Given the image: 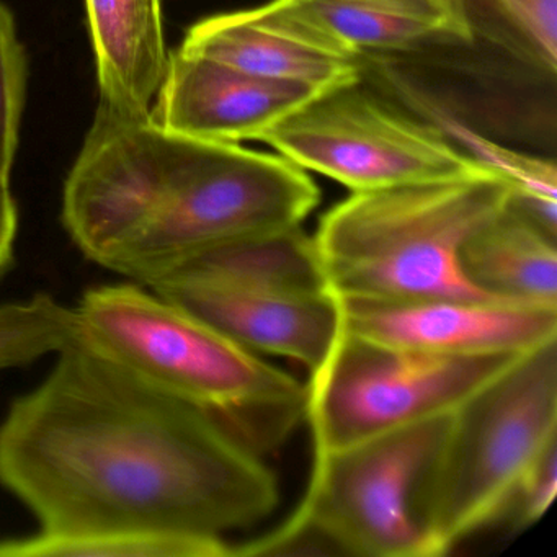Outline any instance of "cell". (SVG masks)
<instances>
[{
	"instance_id": "obj_21",
	"label": "cell",
	"mask_w": 557,
	"mask_h": 557,
	"mask_svg": "<svg viewBox=\"0 0 557 557\" xmlns=\"http://www.w3.org/2000/svg\"><path fill=\"white\" fill-rule=\"evenodd\" d=\"M557 491V440L534 459L515 488L504 517L515 531L533 527L549 510Z\"/></svg>"
},
{
	"instance_id": "obj_20",
	"label": "cell",
	"mask_w": 557,
	"mask_h": 557,
	"mask_svg": "<svg viewBox=\"0 0 557 557\" xmlns=\"http://www.w3.org/2000/svg\"><path fill=\"white\" fill-rule=\"evenodd\" d=\"M547 73L557 66V0H494Z\"/></svg>"
},
{
	"instance_id": "obj_2",
	"label": "cell",
	"mask_w": 557,
	"mask_h": 557,
	"mask_svg": "<svg viewBox=\"0 0 557 557\" xmlns=\"http://www.w3.org/2000/svg\"><path fill=\"white\" fill-rule=\"evenodd\" d=\"M319 190L283 156L203 141L99 106L63 191L64 227L102 269L154 285L188 257L301 226Z\"/></svg>"
},
{
	"instance_id": "obj_23",
	"label": "cell",
	"mask_w": 557,
	"mask_h": 557,
	"mask_svg": "<svg viewBox=\"0 0 557 557\" xmlns=\"http://www.w3.org/2000/svg\"><path fill=\"white\" fill-rule=\"evenodd\" d=\"M462 2H465V0H462Z\"/></svg>"
},
{
	"instance_id": "obj_22",
	"label": "cell",
	"mask_w": 557,
	"mask_h": 557,
	"mask_svg": "<svg viewBox=\"0 0 557 557\" xmlns=\"http://www.w3.org/2000/svg\"><path fill=\"white\" fill-rule=\"evenodd\" d=\"M18 233V207L12 194L11 181L0 177V273L14 262Z\"/></svg>"
},
{
	"instance_id": "obj_14",
	"label": "cell",
	"mask_w": 557,
	"mask_h": 557,
	"mask_svg": "<svg viewBox=\"0 0 557 557\" xmlns=\"http://www.w3.org/2000/svg\"><path fill=\"white\" fill-rule=\"evenodd\" d=\"M347 50L403 51L472 38L462 0H292Z\"/></svg>"
},
{
	"instance_id": "obj_12",
	"label": "cell",
	"mask_w": 557,
	"mask_h": 557,
	"mask_svg": "<svg viewBox=\"0 0 557 557\" xmlns=\"http://www.w3.org/2000/svg\"><path fill=\"white\" fill-rule=\"evenodd\" d=\"M321 92L308 84L253 76L178 48L169 54L151 119L187 138L260 141L276 123Z\"/></svg>"
},
{
	"instance_id": "obj_8",
	"label": "cell",
	"mask_w": 557,
	"mask_h": 557,
	"mask_svg": "<svg viewBox=\"0 0 557 557\" xmlns=\"http://www.w3.org/2000/svg\"><path fill=\"white\" fill-rule=\"evenodd\" d=\"M260 141L354 194L494 171L459 151L435 126L381 102L360 79L312 97Z\"/></svg>"
},
{
	"instance_id": "obj_3",
	"label": "cell",
	"mask_w": 557,
	"mask_h": 557,
	"mask_svg": "<svg viewBox=\"0 0 557 557\" xmlns=\"http://www.w3.org/2000/svg\"><path fill=\"white\" fill-rule=\"evenodd\" d=\"M81 342L120 370L216 417L253 451H273L306 420L308 389L139 283L87 289Z\"/></svg>"
},
{
	"instance_id": "obj_6",
	"label": "cell",
	"mask_w": 557,
	"mask_h": 557,
	"mask_svg": "<svg viewBox=\"0 0 557 557\" xmlns=\"http://www.w3.org/2000/svg\"><path fill=\"white\" fill-rule=\"evenodd\" d=\"M557 440V341L527 351L449 419L420 498L436 556L504 517L534 459Z\"/></svg>"
},
{
	"instance_id": "obj_19",
	"label": "cell",
	"mask_w": 557,
	"mask_h": 557,
	"mask_svg": "<svg viewBox=\"0 0 557 557\" xmlns=\"http://www.w3.org/2000/svg\"><path fill=\"white\" fill-rule=\"evenodd\" d=\"M27 54L14 14L0 2V177L11 181L27 100Z\"/></svg>"
},
{
	"instance_id": "obj_18",
	"label": "cell",
	"mask_w": 557,
	"mask_h": 557,
	"mask_svg": "<svg viewBox=\"0 0 557 557\" xmlns=\"http://www.w3.org/2000/svg\"><path fill=\"white\" fill-rule=\"evenodd\" d=\"M76 334V311L53 296L38 293L32 298L2 302L0 371L27 367L48 355H57Z\"/></svg>"
},
{
	"instance_id": "obj_13",
	"label": "cell",
	"mask_w": 557,
	"mask_h": 557,
	"mask_svg": "<svg viewBox=\"0 0 557 557\" xmlns=\"http://www.w3.org/2000/svg\"><path fill=\"white\" fill-rule=\"evenodd\" d=\"M99 76V106L151 115L168 71L161 0H86Z\"/></svg>"
},
{
	"instance_id": "obj_5",
	"label": "cell",
	"mask_w": 557,
	"mask_h": 557,
	"mask_svg": "<svg viewBox=\"0 0 557 557\" xmlns=\"http://www.w3.org/2000/svg\"><path fill=\"white\" fill-rule=\"evenodd\" d=\"M451 413L315 453L308 491L272 533L233 546V556L322 553L436 557L420 498Z\"/></svg>"
},
{
	"instance_id": "obj_15",
	"label": "cell",
	"mask_w": 557,
	"mask_h": 557,
	"mask_svg": "<svg viewBox=\"0 0 557 557\" xmlns=\"http://www.w3.org/2000/svg\"><path fill=\"white\" fill-rule=\"evenodd\" d=\"M557 237L508 201L461 249L462 275L504 301L557 306Z\"/></svg>"
},
{
	"instance_id": "obj_16",
	"label": "cell",
	"mask_w": 557,
	"mask_h": 557,
	"mask_svg": "<svg viewBox=\"0 0 557 557\" xmlns=\"http://www.w3.org/2000/svg\"><path fill=\"white\" fill-rule=\"evenodd\" d=\"M162 280L329 292L314 237L308 236L301 226L239 237L208 247L178 263L156 283Z\"/></svg>"
},
{
	"instance_id": "obj_9",
	"label": "cell",
	"mask_w": 557,
	"mask_h": 557,
	"mask_svg": "<svg viewBox=\"0 0 557 557\" xmlns=\"http://www.w3.org/2000/svg\"><path fill=\"white\" fill-rule=\"evenodd\" d=\"M337 301L344 331L416 350L527 354L557 341V306L466 298Z\"/></svg>"
},
{
	"instance_id": "obj_7",
	"label": "cell",
	"mask_w": 557,
	"mask_h": 557,
	"mask_svg": "<svg viewBox=\"0 0 557 557\" xmlns=\"http://www.w3.org/2000/svg\"><path fill=\"white\" fill-rule=\"evenodd\" d=\"M521 355L435 354L342 329L306 386L315 453L451 413Z\"/></svg>"
},
{
	"instance_id": "obj_1",
	"label": "cell",
	"mask_w": 557,
	"mask_h": 557,
	"mask_svg": "<svg viewBox=\"0 0 557 557\" xmlns=\"http://www.w3.org/2000/svg\"><path fill=\"white\" fill-rule=\"evenodd\" d=\"M0 485L41 533L226 540L275 510L262 456L223 422L129 376L79 338L0 423Z\"/></svg>"
},
{
	"instance_id": "obj_4",
	"label": "cell",
	"mask_w": 557,
	"mask_h": 557,
	"mask_svg": "<svg viewBox=\"0 0 557 557\" xmlns=\"http://www.w3.org/2000/svg\"><path fill=\"white\" fill-rule=\"evenodd\" d=\"M511 191L494 171L355 191L312 236L329 292L368 301L495 299L466 280L459 256Z\"/></svg>"
},
{
	"instance_id": "obj_11",
	"label": "cell",
	"mask_w": 557,
	"mask_h": 557,
	"mask_svg": "<svg viewBox=\"0 0 557 557\" xmlns=\"http://www.w3.org/2000/svg\"><path fill=\"white\" fill-rule=\"evenodd\" d=\"M181 50L321 90L360 79V54L329 37L292 0L205 18L188 30Z\"/></svg>"
},
{
	"instance_id": "obj_17",
	"label": "cell",
	"mask_w": 557,
	"mask_h": 557,
	"mask_svg": "<svg viewBox=\"0 0 557 557\" xmlns=\"http://www.w3.org/2000/svg\"><path fill=\"white\" fill-rule=\"evenodd\" d=\"M224 557L233 556L227 540L162 533L48 534L0 541V557Z\"/></svg>"
},
{
	"instance_id": "obj_10",
	"label": "cell",
	"mask_w": 557,
	"mask_h": 557,
	"mask_svg": "<svg viewBox=\"0 0 557 557\" xmlns=\"http://www.w3.org/2000/svg\"><path fill=\"white\" fill-rule=\"evenodd\" d=\"M256 355L289 358L314 371L342 332L331 292L162 280L148 286Z\"/></svg>"
}]
</instances>
